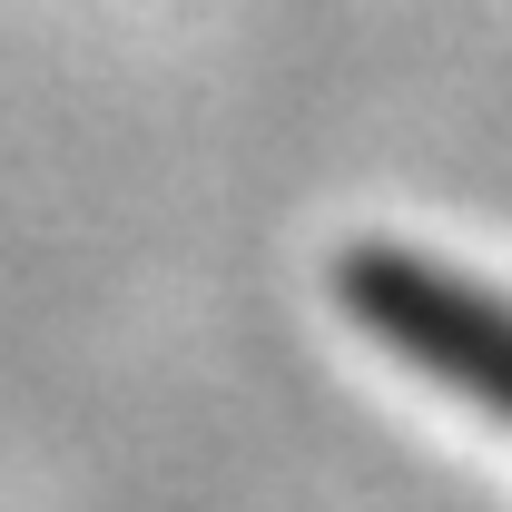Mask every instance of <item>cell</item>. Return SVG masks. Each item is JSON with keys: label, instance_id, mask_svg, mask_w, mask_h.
<instances>
[{"label": "cell", "instance_id": "6da1fadb", "mask_svg": "<svg viewBox=\"0 0 512 512\" xmlns=\"http://www.w3.org/2000/svg\"><path fill=\"white\" fill-rule=\"evenodd\" d=\"M335 296H345V316L365 325L384 355H404L434 394L512 424V296L503 286L463 276L444 256L365 237V247L335 256Z\"/></svg>", "mask_w": 512, "mask_h": 512}]
</instances>
